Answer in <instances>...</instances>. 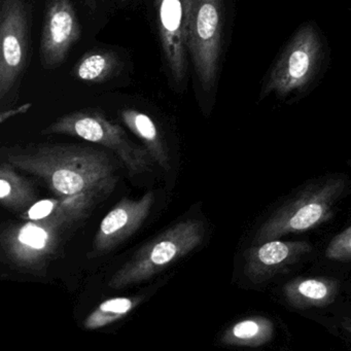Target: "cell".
<instances>
[{
    "label": "cell",
    "instance_id": "2e32d148",
    "mask_svg": "<svg viewBox=\"0 0 351 351\" xmlns=\"http://www.w3.org/2000/svg\"><path fill=\"white\" fill-rule=\"evenodd\" d=\"M289 246L282 242L274 241L264 244L258 250V258L265 265H276L289 256Z\"/></svg>",
    "mask_w": 351,
    "mask_h": 351
},
{
    "label": "cell",
    "instance_id": "5b68a950",
    "mask_svg": "<svg viewBox=\"0 0 351 351\" xmlns=\"http://www.w3.org/2000/svg\"><path fill=\"white\" fill-rule=\"evenodd\" d=\"M223 0H190L186 22V50L205 92L217 84L223 52Z\"/></svg>",
    "mask_w": 351,
    "mask_h": 351
},
{
    "label": "cell",
    "instance_id": "7402d4cb",
    "mask_svg": "<svg viewBox=\"0 0 351 351\" xmlns=\"http://www.w3.org/2000/svg\"><path fill=\"white\" fill-rule=\"evenodd\" d=\"M86 5L91 12H94L97 7V0H85Z\"/></svg>",
    "mask_w": 351,
    "mask_h": 351
},
{
    "label": "cell",
    "instance_id": "30bf717a",
    "mask_svg": "<svg viewBox=\"0 0 351 351\" xmlns=\"http://www.w3.org/2000/svg\"><path fill=\"white\" fill-rule=\"evenodd\" d=\"M155 196L149 192L139 199L124 198L102 219L94 240V252L104 254L134 234L149 215Z\"/></svg>",
    "mask_w": 351,
    "mask_h": 351
},
{
    "label": "cell",
    "instance_id": "44dd1931",
    "mask_svg": "<svg viewBox=\"0 0 351 351\" xmlns=\"http://www.w3.org/2000/svg\"><path fill=\"white\" fill-rule=\"evenodd\" d=\"M32 106V104H22V106H18L15 110H7V112H3L1 116H0V122H5V121L9 120L10 118H13V117L17 116V114H26V112L30 110Z\"/></svg>",
    "mask_w": 351,
    "mask_h": 351
},
{
    "label": "cell",
    "instance_id": "5bb4252c",
    "mask_svg": "<svg viewBox=\"0 0 351 351\" xmlns=\"http://www.w3.org/2000/svg\"><path fill=\"white\" fill-rule=\"evenodd\" d=\"M136 303L130 298L106 300L87 318L85 326L89 330H95L108 326L126 315Z\"/></svg>",
    "mask_w": 351,
    "mask_h": 351
},
{
    "label": "cell",
    "instance_id": "9a60e30c",
    "mask_svg": "<svg viewBox=\"0 0 351 351\" xmlns=\"http://www.w3.org/2000/svg\"><path fill=\"white\" fill-rule=\"evenodd\" d=\"M322 215H324V208L322 205L318 203H310L295 213L289 221V226L293 230L308 229L317 223Z\"/></svg>",
    "mask_w": 351,
    "mask_h": 351
},
{
    "label": "cell",
    "instance_id": "277c9868",
    "mask_svg": "<svg viewBox=\"0 0 351 351\" xmlns=\"http://www.w3.org/2000/svg\"><path fill=\"white\" fill-rule=\"evenodd\" d=\"M204 227L201 221H180L141 248L112 276L110 287L123 289L152 278L194 250L202 241Z\"/></svg>",
    "mask_w": 351,
    "mask_h": 351
},
{
    "label": "cell",
    "instance_id": "ba28073f",
    "mask_svg": "<svg viewBox=\"0 0 351 351\" xmlns=\"http://www.w3.org/2000/svg\"><path fill=\"white\" fill-rule=\"evenodd\" d=\"M190 0H155L160 44L172 81L178 86L186 82V22Z\"/></svg>",
    "mask_w": 351,
    "mask_h": 351
},
{
    "label": "cell",
    "instance_id": "3957f363",
    "mask_svg": "<svg viewBox=\"0 0 351 351\" xmlns=\"http://www.w3.org/2000/svg\"><path fill=\"white\" fill-rule=\"evenodd\" d=\"M324 56V42L317 27L313 23L303 24L269 71L261 99L271 94L285 98L307 91L322 69Z\"/></svg>",
    "mask_w": 351,
    "mask_h": 351
},
{
    "label": "cell",
    "instance_id": "4fadbf2b",
    "mask_svg": "<svg viewBox=\"0 0 351 351\" xmlns=\"http://www.w3.org/2000/svg\"><path fill=\"white\" fill-rule=\"evenodd\" d=\"M10 163L1 164L0 167V201L8 208H25L36 200L34 186L15 171Z\"/></svg>",
    "mask_w": 351,
    "mask_h": 351
},
{
    "label": "cell",
    "instance_id": "6da1fadb",
    "mask_svg": "<svg viewBox=\"0 0 351 351\" xmlns=\"http://www.w3.org/2000/svg\"><path fill=\"white\" fill-rule=\"evenodd\" d=\"M8 163L40 178L54 194L106 195L116 186V164L102 149L82 145H42L8 155Z\"/></svg>",
    "mask_w": 351,
    "mask_h": 351
},
{
    "label": "cell",
    "instance_id": "7a4b0ae2",
    "mask_svg": "<svg viewBox=\"0 0 351 351\" xmlns=\"http://www.w3.org/2000/svg\"><path fill=\"white\" fill-rule=\"evenodd\" d=\"M99 194L63 197L49 217L30 219L1 236L3 248L10 260L21 267L40 266L58 247L66 230L86 217Z\"/></svg>",
    "mask_w": 351,
    "mask_h": 351
},
{
    "label": "cell",
    "instance_id": "d6986e66",
    "mask_svg": "<svg viewBox=\"0 0 351 351\" xmlns=\"http://www.w3.org/2000/svg\"><path fill=\"white\" fill-rule=\"evenodd\" d=\"M299 291L302 295L312 300L324 299L328 293L326 285L317 280L303 281L299 285Z\"/></svg>",
    "mask_w": 351,
    "mask_h": 351
},
{
    "label": "cell",
    "instance_id": "8fae6325",
    "mask_svg": "<svg viewBox=\"0 0 351 351\" xmlns=\"http://www.w3.org/2000/svg\"><path fill=\"white\" fill-rule=\"evenodd\" d=\"M120 117L127 128L143 141L151 157L164 169H168L169 157L167 147L163 137L160 134L157 125L152 120L151 117L145 112L130 108L121 110Z\"/></svg>",
    "mask_w": 351,
    "mask_h": 351
},
{
    "label": "cell",
    "instance_id": "ffe728a7",
    "mask_svg": "<svg viewBox=\"0 0 351 351\" xmlns=\"http://www.w3.org/2000/svg\"><path fill=\"white\" fill-rule=\"evenodd\" d=\"M260 326L254 320H244L234 326L232 335L240 340H247L254 338L258 335Z\"/></svg>",
    "mask_w": 351,
    "mask_h": 351
},
{
    "label": "cell",
    "instance_id": "ac0fdd59",
    "mask_svg": "<svg viewBox=\"0 0 351 351\" xmlns=\"http://www.w3.org/2000/svg\"><path fill=\"white\" fill-rule=\"evenodd\" d=\"M61 199H46L32 205L27 213L29 219H42L49 217L56 209Z\"/></svg>",
    "mask_w": 351,
    "mask_h": 351
},
{
    "label": "cell",
    "instance_id": "7c38bea8",
    "mask_svg": "<svg viewBox=\"0 0 351 351\" xmlns=\"http://www.w3.org/2000/svg\"><path fill=\"white\" fill-rule=\"evenodd\" d=\"M121 69L118 55L112 51L89 52L73 66L71 75L81 82L101 84L112 79Z\"/></svg>",
    "mask_w": 351,
    "mask_h": 351
},
{
    "label": "cell",
    "instance_id": "8992f818",
    "mask_svg": "<svg viewBox=\"0 0 351 351\" xmlns=\"http://www.w3.org/2000/svg\"><path fill=\"white\" fill-rule=\"evenodd\" d=\"M44 134L69 135L102 145L118 156L130 176L149 171L152 167L153 158L147 149L132 143L120 125L96 110L65 114L45 129Z\"/></svg>",
    "mask_w": 351,
    "mask_h": 351
},
{
    "label": "cell",
    "instance_id": "603a6c76",
    "mask_svg": "<svg viewBox=\"0 0 351 351\" xmlns=\"http://www.w3.org/2000/svg\"><path fill=\"white\" fill-rule=\"evenodd\" d=\"M123 1H125V0H123Z\"/></svg>",
    "mask_w": 351,
    "mask_h": 351
},
{
    "label": "cell",
    "instance_id": "e0dca14e",
    "mask_svg": "<svg viewBox=\"0 0 351 351\" xmlns=\"http://www.w3.org/2000/svg\"><path fill=\"white\" fill-rule=\"evenodd\" d=\"M330 258H351V228L334 240L328 250Z\"/></svg>",
    "mask_w": 351,
    "mask_h": 351
},
{
    "label": "cell",
    "instance_id": "52a82bcc",
    "mask_svg": "<svg viewBox=\"0 0 351 351\" xmlns=\"http://www.w3.org/2000/svg\"><path fill=\"white\" fill-rule=\"evenodd\" d=\"M29 48V14L22 0H3L0 11V100L19 85Z\"/></svg>",
    "mask_w": 351,
    "mask_h": 351
},
{
    "label": "cell",
    "instance_id": "9c48e42d",
    "mask_svg": "<svg viewBox=\"0 0 351 351\" xmlns=\"http://www.w3.org/2000/svg\"><path fill=\"white\" fill-rule=\"evenodd\" d=\"M82 36L71 0H47L40 43V62L46 69L60 66Z\"/></svg>",
    "mask_w": 351,
    "mask_h": 351
}]
</instances>
